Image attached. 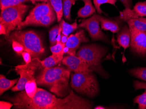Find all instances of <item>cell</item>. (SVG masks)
I'll return each mask as SVG.
<instances>
[{
	"instance_id": "obj_1",
	"label": "cell",
	"mask_w": 146,
	"mask_h": 109,
	"mask_svg": "<svg viewBox=\"0 0 146 109\" xmlns=\"http://www.w3.org/2000/svg\"><path fill=\"white\" fill-rule=\"evenodd\" d=\"M15 109H90L92 105L90 101L76 95L70 91L64 99L41 88H38L33 98L29 97L25 91L21 92L9 99Z\"/></svg>"
},
{
	"instance_id": "obj_2",
	"label": "cell",
	"mask_w": 146,
	"mask_h": 109,
	"mask_svg": "<svg viewBox=\"0 0 146 109\" xmlns=\"http://www.w3.org/2000/svg\"><path fill=\"white\" fill-rule=\"evenodd\" d=\"M70 70L68 67H54L44 69L36 78L38 85L47 87L59 97H65L70 92L69 81Z\"/></svg>"
},
{
	"instance_id": "obj_3",
	"label": "cell",
	"mask_w": 146,
	"mask_h": 109,
	"mask_svg": "<svg viewBox=\"0 0 146 109\" xmlns=\"http://www.w3.org/2000/svg\"><path fill=\"white\" fill-rule=\"evenodd\" d=\"M8 40L10 42L15 40L20 43L24 48L25 51L30 53L33 59H39L44 54L45 50L42 40L33 31L17 30L11 33Z\"/></svg>"
},
{
	"instance_id": "obj_4",
	"label": "cell",
	"mask_w": 146,
	"mask_h": 109,
	"mask_svg": "<svg viewBox=\"0 0 146 109\" xmlns=\"http://www.w3.org/2000/svg\"><path fill=\"white\" fill-rule=\"evenodd\" d=\"M107 51L106 48L96 44L83 45L76 53V56L82 59L92 70H96L105 75L106 74L102 68L101 61Z\"/></svg>"
},
{
	"instance_id": "obj_5",
	"label": "cell",
	"mask_w": 146,
	"mask_h": 109,
	"mask_svg": "<svg viewBox=\"0 0 146 109\" xmlns=\"http://www.w3.org/2000/svg\"><path fill=\"white\" fill-rule=\"evenodd\" d=\"M29 8V6L21 4L8 7L1 10L0 23L4 25L6 29L5 39L8 40L11 32L16 30L23 22V17Z\"/></svg>"
},
{
	"instance_id": "obj_6",
	"label": "cell",
	"mask_w": 146,
	"mask_h": 109,
	"mask_svg": "<svg viewBox=\"0 0 146 109\" xmlns=\"http://www.w3.org/2000/svg\"><path fill=\"white\" fill-rule=\"evenodd\" d=\"M92 72L74 73L71 75L70 85L79 93L93 97L98 92V83Z\"/></svg>"
},
{
	"instance_id": "obj_7",
	"label": "cell",
	"mask_w": 146,
	"mask_h": 109,
	"mask_svg": "<svg viewBox=\"0 0 146 109\" xmlns=\"http://www.w3.org/2000/svg\"><path fill=\"white\" fill-rule=\"evenodd\" d=\"M100 15L95 14L91 18L82 20L78 27L85 29L88 32L89 36L93 41L101 40L109 43V39L102 31L99 24Z\"/></svg>"
},
{
	"instance_id": "obj_8",
	"label": "cell",
	"mask_w": 146,
	"mask_h": 109,
	"mask_svg": "<svg viewBox=\"0 0 146 109\" xmlns=\"http://www.w3.org/2000/svg\"><path fill=\"white\" fill-rule=\"evenodd\" d=\"M54 11L50 3L43 2L37 5L33 9L25 20L20 24L16 30H20L29 25H36V23L46 15Z\"/></svg>"
},
{
	"instance_id": "obj_9",
	"label": "cell",
	"mask_w": 146,
	"mask_h": 109,
	"mask_svg": "<svg viewBox=\"0 0 146 109\" xmlns=\"http://www.w3.org/2000/svg\"><path fill=\"white\" fill-rule=\"evenodd\" d=\"M37 66L35 63L32 62L28 65L18 66L15 67V71L20 75L18 83L16 86L11 88L12 91H23L25 89V84L30 80L35 79V71Z\"/></svg>"
},
{
	"instance_id": "obj_10",
	"label": "cell",
	"mask_w": 146,
	"mask_h": 109,
	"mask_svg": "<svg viewBox=\"0 0 146 109\" xmlns=\"http://www.w3.org/2000/svg\"><path fill=\"white\" fill-rule=\"evenodd\" d=\"M131 33L130 46L133 52L146 56V33L135 28H129Z\"/></svg>"
},
{
	"instance_id": "obj_11",
	"label": "cell",
	"mask_w": 146,
	"mask_h": 109,
	"mask_svg": "<svg viewBox=\"0 0 146 109\" xmlns=\"http://www.w3.org/2000/svg\"><path fill=\"white\" fill-rule=\"evenodd\" d=\"M62 63L74 73L92 72L88 65L82 59L77 56H66L64 57Z\"/></svg>"
},
{
	"instance_id": "obj_12",
	"label": "cell",
	"mask_w": 146,
	"mask_h": 109,
	"mask_svg": "<svg viewBox=\"0 0 146 109\" xmlns=\"http://www.w3.org/2000/svg\"><path fill=\"white\" fill-rule=\"evenodd\" d=\"M89 40L86 36L85 32L83 29L78 31L75 34L71 35L68 37L65 46L68 48L69 55L76 56V51L80 48L82 43L89 42Z\"/></svg>"
},
{
	"instance_id": "obj_13",
	"label": "cell",
	"mask_w": 146,
	"mask_h": 109,
	"mask_svg": "<svg viewBox=\"0 0 146 109\" xmlns=\"http://www.w3.org/2000/svg\"><path fill=\"white\" fill-rule=\"evenodd\" d=\"M118 33L117 42L125 50L130 46L131 33L129 27L127 25H125Z\"/></svg>"
},
{
	"instance_id": "obj_14",
	"label": "cell",
	"mask_w": 146,
	"mask_h": 109,
	"mask_svg": "<svg viewBox=\"0 0 146 109\" xmlns=\"http://www.w3.org/2000/svg\"><path fill=\"white\" fill-rule=\"evenodd\" d=\"M100 19L102 30L110 31L113 33H118L121 29L120 23L119 21L107 18L101 15Z\"/></svg>"
},
{
	"instance_id": "obj_15",
	"label": "cell",
	"mask_w": 146,
	"mask_h": 109,
	"mask_svg": "<svg viewBox=\"0 0 146 109\" xmlns=\"http://www.w3.org/2000/svg\"><path fill=\"white\" fill-rule=\"evenodd\" d=\"M136 90L144 89L145 92L141 95H139L134 98V104H138V108L140 109H146V83H142L139 81H135L133 83Z\"/></svg>"
},
{
	"instance_id": "obj_16",
	"label": "cell",
	"mask_w": 146,
	"mask_h": 109,
	"mask_svg": "<svg viewBox=\"0 0 146 109\" xmlns=\"http://www.w3.org/2000/svg\"><path fill=\"white\" fill-rule=\"evenodd\" d=\"M63 57H60L58 55L52 54L50 57L41 61L38 59L39 63V66L42 67L43 69H47L54 67L56 65L62 63Z\"/></svg>"
},
{
	"instance_id": "obj_17",
	"label": "cell",
	"mask_w": 146,
	"mask_h": 109,
	"mask_svg": "<svg viewBox=\"0 0 146 109\" xmlns=\"http://www.w3.org/2000/svg\"><path fill=\"white\" fill-rule=\"evenodd\" d=\"M84 2V6L80 9L78 12V18H88L96 12V8L93 6L92 0H82Z\"/></svg>"
},
{
	"instance_id": "obj_18",
	"label": "cell",
	"mask_w": 146,
	"mask_h": 109,
	"mask_svg": "<svg viewBox=\"0 0 146 109\" xmlns=\"http://www.w3.org/2000/svg\"><path fill=\"white\" fill-rule=\"evenodd\" d=\"M17 78L13 80H10L5 78L3 75L0 76V94L2 95L5 91H8L13 87L19 81Z\"/></svg>"
},
{
	"instance_id": "obj_19",
	"label": "cell",
	"mask_w": 146,
	"mask_h": 109,
	"mask_svg": "<svg viewBox=\"0 0 146 109\" xmlns=\"http://www.w3.org/2000/svg\"><path fill=\"white\" fill-rule=\"evenodd\" d=\"M52 6L55 11L58 22H61L63 15L62 0H49Z\"/></svg>"
},
{
	"instance_id": "obj_20",
	"label": "cell",
	"mask_w": 146,
	"mask_h": 109,
	"mask_svg": "<svg viewBox=\"0 0 146 109\" xmlns=\"http://www.w3.org/2000/svg\"><path fill=\"white\" fill-rule=\"evenodd\" d=\"M129 28H135L146 33V22L138 18L131 19L127 22Z\"/></svg>"
},
{
	"instance_id": "obj_21",
	"label": "cell",
	"mask_w": 146,
	"mask_h": 109,
	"mask_svg": "<svg viewBox=\"0 0 146 109\" xmlns=\"http://www.w3.org/2000/svg\"><path fill=\"white\" fill-rule=\"evenodd\" d=\"M37 88L36 78L30 80L25 84V92L29 97L30 98H33L35 96Z\"/></svg>"
},
{
	"instance_id": "obj_22",
	"label": "cell",
	"mask_w": 146,
	"mask_h": 109,
	"mask_svg": "<svg viewBox=\"0 0 146 109\" xmlns=\"http://www.w3.org/2000/svg\"><path fill=\"white\" fill-rule=\"evenodd\" d=\"M31 1L35 4L34 0H0V6L1 10L8 7L23 4L25 2Z\"/></svg>"
},
{
	"instance_id": "obj_23",
	"label": "cell",
	"mask_w": 146,
	"mask_h": 109,
	"mask_svg": "<svg viewBox=\"0 0 146 109\" xmlns=\"http://www.w3.org/2000/svg\"><path fill=\"white\" fill-rule=\"evenodd\" d=\"M55 11H54L51 13L46 15L43 17L38 22L36 23L35 26H42L47 27L49 26L51 24L54 22L56 18V14H55Z\"/></svg>"
},
{
	"instance_id": "obj_24",
	"label": "cell",
	"mask_w": 146,
	"mask_h": 109,
	"mask_svg": "<svg viewBox=\"0 0 146 109\" xmlns=\"http://www.w3.org/2000/svg\"><path fill=\"white\" fill-rule=\"evenodd\" d=\"M60 24L62 27V34L67 36H69L70 33L77 30L78 27L76 22L72 24H69L65 22L63 19L61 20Z\"/></svg>"
},
{
	"instance_id": "obj_25",
	"label": "cell",
	"mask_w": 146,
	"mask_h": 109,
	"mask_svg": "<svg viewBox=\"0 0 146 109\" xmlns=\"http://www.w3.org/2000/svg\"><path fill=\"white\" fill-rule=\"evenodd\" d=\"M75 0H63V13L66 20L71 21L70 10L72 5L75 4Z\"/></svg>"
},
{
	"instance_id": "obj_26",
	"label": "cell",
	"mask_w": 146,
	"mask_h": 109,
	"mask_svg": "<svg viewBox=\"0 0 146 109\" xmlns=\"http://www.w3.org/2000/svg\"><path fill=\"white\" fill-rule=\"evenodd\" d=\"M129 72L139 79L146 81V67H137L130 70Z\"/></svg>"
},
{
	"instance_id": "obj_27",
	"label": "cell",
	"mask_w": 146,
	"mask_h": 109,
	"mask_svg": "<svg viewBox=\"0 0 146 109\" xmlns=\"http://www.w3.org/2000/svg\"><path fill=\"white\" fill-rule=\"evenodd\" d=\"M133 10L138 17H146V1L137 3L133 7Z\"/></svg>"
},
{
	"instance_id": "obj_28",
	"label": "cell",
	"mask_w": 146,
	"mask_h": 109,
	"mask_svg": "<svg viewBox=\"0 0 146 109\" xmlns=\"http://www.w3.org/2000/svg\"><path fill=\"white\" fill-rule=\"evenodd\" d=\"M117 1V0H93L95 8L96 9L98 13L100 14H101L103 13L100 8L102 4H109L115 6Z\"/></svg>"
},
{
	"instance_id": "obj_29",
	"label": "cell",
	"mask_w": 146,
	"mask_h": 109,
	"mask_svg": "<svg viewBox=\"0 0 146 109\" xmlns=\"http://www.w3.org/2000/svg\"><path fill=\"white\" fill-rule=\"evenodd\" d=\"M65 47L64 44H62L61 42H57L55 45L50 47V50L52 54L58 55L63 57V55L64 54V49Z\"/></svg>"
},
{
	"instance_id": "obj_30",
	"label": "cell",
	"mask_w": 146,
	"mask_h": 109,
	"mask_svg": "<svg viewBox=\"0 0 146 109\" xmlns=\"http://www.w3.org/2000/svg\"><path fill=\"white\" fill-rule=\"evenodd\" d=\"M59 31V26L56 25L52 27L49 32V39L51 47L54 46L56 44V37L58 35Z\"/></svg>"
},
{
	"instance_id": "obj_31",
	"label": "cell",
	"mask_w": 146,
	"mask_h": 109,
	"mask_svg": "<svg viewBox=\"0 0 146 109\" xmlns=\"http://www.w3.org/2000/svg\"><path fill=\"white\" fill-rule=\"evenodd\" d=\"M12 48L19 56H22V53L25 51L24 48L20 43L15 40H12Z\"/></svg>"
},
{
	"instance_id": "obj_32",
	"label": "cell",
	"mask_w": 146,
	"mask_h": 109,
	"mask_svg": "<svg viewBox=\"0 0 146 109\" xmlns=\"http://www.w3.org/2000/svg\"><path fill=\"white\" fill-rule=\"evenodd\" d=\"M22 56L23 57L25 65H27L32 62V57L30 53L27 51H24L22 53Z\"/></svg>"
},
{
	"instance_id": "obj_33",
	"label": "cell",
	"mask_w": 146,
	"mask_h": 109,
	"mask_svg": "<svg viewBox=\"0 0 146 109\" xmlns=\"http://www.w3.org/2000/svg\"><path fill=\"white\" fill-rule=\"evenodd\" d=\"M14 104L10 102H7L5 101L0 102V109H11Z\"/></svg>"
},
{
	"instance_id": "obj_34",
	"label": "cell",
	"mask_w": 146,
	"mask_h": 109,
	"mask_svg": "<svg viewBox=\"0 0 146 109\" xmlns=\"http://www.w3.org/2000/svg\"><path fill=\"white\" fill-rule=\"evenodd\" d=\"M125 9H131L132 8L133 1L132 0H119Z\"/></svg>"
},
{
	"instance_id": "obj_35",
	"label": "cell",
	"mask_w": 146,
	"mask_h": 109,
	"mask_svg": "<svg viewBox=\"0 0 146 109\" xmlns=\"http://www.w3.org/2000/svg\"><path fill=\"white\" fill-rule=\"evenodd\" d=\"M0 34L1 35H4L6 36L7 34L6 29L4 25L0 23Z\"/></svg>"
},
{
	"instance_id": "obj_36",
	"label": "cell",
	"mask_w": 146,
	"mask_h": 109,
	"mask_svg": "<svg viewBox=\"0 0 146 109\" xmlns=\"http://www.w3.org/2000/svg\"><path fill=\"white\" fill-rule=\"evenodd\" d=\"M68 37L65 35L63 34H61V41H60V42L62 44H66V43H67V41H68Z\"/></svg>"
},
{
	"instance_id": "obj_37",
	"label": "cell",
	"mask_w": 146,
	"mask_h": 109,
	"mask_svg": "<svg viewBox=\"0 0 146 109\" xmlns=\"http://www.w3.org/2000/svg\"><path fill=\"white\" fill-rule=\"evenodd\" d=\"M69 51V49L67 47H65L64 48V54H68Z\"/></svg>"
},
{
	"instance_id": "obj_38",
	"label": "cell",
	"mask_w": 146,
	"mask_h": 109,
	"mask_svg": "<svg viewBox=\"0 0 146 109\" xmlns=\"http://www.w3.org/2000/svg\"><path fill=\"white\" fill-rule=\"evenodd\" d=\"M137 18L139 20H141V21H143V22H146V18H143V17H139Z\"/></svg>"
},
{
	"instance_id": "obj_39",
	"label": "cell",
	"mask_w": 146,
	"mask_h": 109,
	"mask_svg": "<svg viewBox=\"0 0 146 109\" xmlns=\"http://www.w3.org/2000/svg\"><path fill=\"white\" fill-rule=\"evenodd\" d=\"M94 109H106V108H105V107H102V106H97V107H95Z\"/></svg>"
},
{
	"instance_id": "obj_40",
	"label": "cell",
	"mask_w": 146,
	"mask_h": 109,
	"mask_svg": "<svg viewBox=\"0 0 146 109\" xmlns=\"http://www.w3.org/2000/svg\"><path fill=\"white\" fill-rule=\"evenodd\" d=\"M35 1H42L44 2H48V0H34Z\"/></svg>"
},
{
	"instance_id": "obj_41",
	"label": "cell",
	"mask_w": 146,
	"mask_h": 109,
	"mask_svg": "<svg viewBox=\"0 0 146 109\" xmlns=\"http://www.w3.org/2000/svg\"><path fill=\"white\" fill-rule=\"evenodd\" d=\"M75 1H76V0H75Z\"/></svg>"
}]
</instances>
